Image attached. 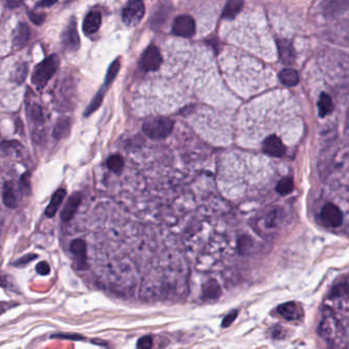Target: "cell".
Returning <instances> with one entry per match:
<instances>
[{"label": "cell", "instance_id": "obj_20", "mask_svg": "<svg viewBox=\"0 0 349 349\" xmlns=\"http://www.w3.org/2000/svg\"><path fill=\"white\" fill-rule=\"evenodd\" d=\"M106 90H107V87L104 85V87H102L98 91V93L95 94V97L93 98V100L91 101V103L88 105V107L85 110V113H84L85 117L90 116L91 114H93L95 111H97L101 107V105H102V103L104 101V98H105Z\"/></svg>", "mask_w": 349, "mask_h": 349}, {"label": "cell", "instance_id": "obj_3", "mask_svg": "<svg viewBox=\"0 0 349 349\" xmlns=\"http://www.w3.org/2000/svg\"><path fill=\"white\" fill-rule=\"evenodd\" d=\"M146 13L145 5L142 0H129L122 11V21L128 27L137 26Z\"/></svg>", "mask_w": 349, "mask_h": 349}, {"label": "cell", "instance_id": "obj_10", "mask_svg": "<svg viewBox=\"0 0 349 349\" xmlns=\"http://www.w3.org/2000/svg\"><path fill=\"white\" fill-rule=\"evenodd\" d=\"M81 201H82L81 193L77 192V193L72 194L69 197L66 205L63 206L61 213H60V218L63 222H69L70 220H72L75 213L77 212V209L79 208V206L81 204Z\"/></svg>", "mask_w": 349, "mask_h": 349}, {"label": "cell", "instance_id": "obj_35", "mask_svg": "<svg viewBox=\"0 0 349 349\" xmlns=\"http://www.w3.org/2000/svg\"><path fill=\"white\" fill-rule=\"evenodd\" d=\"M23 3V0H8V7L11 9H15L19 7Z\"/></svg>", "mask_w": 349, "mask_h": 349}, {"label": "cell", "instance_id": "obj_23", "mask_svg": "<svg viewBox=\"0 0 349 349\" xmlns=\"http://www.w3.org/2000/svg\"><path fill=\"white\" fill-rule=\"evenodd\" d=\"M108 167L111 171L115 173H120L122 169L124 168V160L120 155H113L111 156L107 161Z\"/></svg>", "mask_w": 349, "mask_h": 349}, {"label": "cell", "instance_id": "obj_29", "mask_svg": "<svg viewBox=\"0 0 349 349\" xmlns=\"http://www.w3.org/2000/svg\"><path fill=\"white\" fill-rule=\"evenodd\" d=\"M153 346V339L151 336H145L137 342V347L142 349H149Z\"/></svg>", "mask_w": 349, "mask_h": 349}, {"label": "cell", "instance_id": "obj_21", "mask_svg": "<svg viewBox=\"0 0 349 349\" xmlns=\"http://www.w3.org/2000/svg\"><path fill=\"white\" fill-rule=\"evenodd\" d=\"M317 107H319V115L321 117L328 116L333 111V103L330 95L327 93H322L320 101L317 103Z\"/></svg>", "mask_w": 349, "mask_h": 349}, {"label": "cell", "instance_id": "obj_12", "mask_svg": "<svg viewBox=\"0 0 349 349\" xmlns=\"http://www.w3.org/2000/svg\"><path fill=\"white\" fill-rule=\"evenodd\" d=\"M102 25V14L99 11H90L83 22V32L86 35L94 34Z\"/></svg>", "mask_w": 349, "mask_h": 349}, {"label": "cell", "instance_id": "obj_8", "mask_svg": "<svg viewBox=\"0 0 349 349\" xmlns=\"http://www.w3.org/2000/svg\"><path fill=\"white\" fill-rule=\"evenodd\" d=\"M70 251L75 257L74 268L77 270H82L87 268L86 263V243L81 239L74 240L70 245Z\"/></svg>", "mask_w": 349, "mask_h": 349}, {"label": "cell", "instance_id": "obj_22", "mask_svg": "<svg viewBox=\"0 0 349 349\" xmlns=\"http://www.w3.org/2000/svg\"><path fill=\"white\" fill-rule=\"evenodd\" d=\"M220 292L221 290H220L219 285L215 281H210L206 283V285L203 288L204 298H207V299H215L219 297Z\"/></svg>", "mask_w": 349, "mask_h": 349}, {"label": "cell", "instance_id": "obj_5", "mask_svg": "<svg viewBox=\"0 0 349 349\" xmlns=\"http://www.w3.org/2000/svg\"><path fill=\"white\" fill-rule=\"evenodd\" d=\"M162 63L160 50L155 45L149 46L141 56L139 66L144 71H157Z\"/></svg>", "mask_w": 349, "mask_h": 349}, {"label": "cell", "instance_id": "obj_27", "mask_svg": "<svg viewBox=\"0 0 349 349\" xmlns=\"http://www.w3.org/2000/svg\"><path fill=\"white\" fill-rule=\"evenodd\" d=\"M27 73H28L27 63H24V65L18 67L16 72L14 73V80H15V82H17L19 84H22L24 82L25 78L27 77Z\"/></svg>", "mask_w": 349, "mask_h": 349}, {"label": "cell", "instance_id": "obj_26", "mask_svg": "<svg viewBox=\"0 0 349 349\" xmlns=\"http://www.w3.org/2000/svg\"><path fill=\"white\" fill-rule=\"evenodd\" d=\"M29 117L35 124L43 123V112L39 105L34 104L29 108Z\"/></svg>", "mask_w": 349, "mask_h": 349}, {"label": "cell", "instance_id": "obj_19", "mask_svg": "<svg viewBox=\"0 0 349 349\" xmlns=\"http://www.w3.org/2000/svg\"><path fill=\"white\" fill-rule=\"evenodd\" d=\"M278 77H280L281 82L285 85H287V86H295L299 82L298 73L294 69H291V68L282 70Z\"/></svg>", "mask_w": 349, "mask_h": 349}, {"label": "cell", "instance_id": "obj_2", "mask_svg": "<svg viewBox=\"0 0 349 349\" xmlns=\"http://www.w3.org/2000/svg\"><path fill=\"white\" fill-rule=\"evenodd\" d=\"M173 128V121L166 117H155L145 121L143 125L144 132L153 139H162L167 137Z\"/></svg>", "mask_w": 349, "mask_h": 349}, {"label": "cell", "instance_id": "obj_1", "mask_svg": "<svg viewBox=\"0 0 349 349\" xmlns=\"http://www.w3.org/2000/svg\"><path fill=\"white\" fill-rule=\"evenodd\" d=\"M59 66V59L55 54L49 55L35 68L32 75V82L38 89H43L52 76L56 73Z\"/></svg>", "mask_w": 349, "mask_h": 349}, {"label": "cell", "instance_id": "obj_14", "mask_svg": "<svg viewBox=\"0 0 349 349\" xmlns=\"http://www.w3.org/2000/svg\"><path fill=\"white\" fill-rule=\"evenodd\" d=\"M277 312L287 321H296L301 316V309L294 302H288L282 304L277 308Z\"/></svg>", "mask_w": 349, "mask_h": 349}, {"label": "cell", "instance_id": "obj_6", "mask_svg": "<svg viewBox=\"0 0 349 349\" xmlns=\"http://www.w3.org/2000/svg\"><path fill=\"white\" fill-rule=\"evenodd\" d=\"M172 32L175 35L184 38L194 36L196 33V24L194 19L185 15L177 17L173 23Z\"/></svg>", "mask_w": 349, "mask_h": 349}, {"label": "cell", "instance_id": "obj_4", "mask_svg": "<svg viewBox=\"0 0 349 349\" xmlns=\"http://www.w3.org/2000/svg\"><path fill=\"white\" fill-rule=\"evenodd\" d=\"M61 45L66 51H76L80 46V37L77 30V23L75 18H71L65 30L62 31L60 37Z\"/></svg>", "mask_w": 349, "mask_h": 349}, {"label": "cell", "instance_id": "obj_33", "mask_svg": "<svg viewBox=\"0 0 349 349\" xmlns=\"http://www.w3.org/2000/svg\"><path fill=\"white\" fill-rule=\"evenodd\" d=\"M236 316H237V311H234L230 314H228L226 317H225V320L222 321V327H229L236 319Z\"/></svg>", "mask_w": 349, "mask_h": 349}, {"label": "cell", "instance_id": "obj_18", "mask_svg": "<svg viewBox=\"0 0 349 349\" xmlns=\"http://www.w3.org/2000/svg\"><path fill=\"white\" fill-rule=\"evenodd\" d=\"M3 200L4 203L7 207L9 208H17L18 206V199L15 193V189L13 187L12 183H6L4 186V192H3Z\"/></svg>", "mask_w": 349, "mask_h": 349}, {"label": "cell", "instance_id": "obj_15", "mask_svg": "<svg viewBox=\"0 0 349 349\" xmlns=\"http://www.w3.org/2000/svg\"><path fill=\"white\" fill-rule=\"evenodd\" d=\"M71 119L68 117H62L58 119L53 128V138L59 141L67 137L71 130Z\"/></svg>", "mask_w": 349, "mask_h": 349}, {"label": "cell", "instance_id": "obj_31", "mask_svg": "<svg viewBox=\"0 0 349 349\" xmlns=\"http://www.w3.org/2000/svg\"><path fill=\"white\" fill-rule=\"evenodd\" d=\"M51 338H57V339H71V340H82L84 339L83 336L81 335H74V334H56L52 335Z\"/></svg>", "mask_w": 349, "mask_h": 349}, {"label": "cell", "instance_id": "obj_34", "mask_svg": "<svg viewBox=\"0 0 349 349\" xmlns=\"http://www.w3.org/2000/svg\"><path fill=\"white\" fill-rule=\"evenodd\" d=\"M57 0H40L38 3V7L39 8H49L51 6H53L54 4H56Z\"/></svg>", "mask_w": 349, "mask_h": 349}, {"label": "cell", "instance_id": "obj_36", "mask_svg": "<svg viewBox=\"0 0 349 349\" xmlns=\"http://www.w3.org/2000/svg\"><path fill=\"white\" fill-rule=\"evenodd\" d=\"M0 286H3V287H6L7 286V281H6V276L0 274Z\"/></svg>", "mask_w": 349, "mask_h": 349}, {"label": "cell", "instance_id": "obj_7", "mask_svg": "<svg viewBox=\"0 0 349 349\" xmlns=\"http://www.w3.org/2000/svg\"><path fill=\"white\" fill-rule=\"evenodd\" d=\"M321 217L324 224L330 228H338L342 225L343 221V216L340 209L332 203H328L323 207Z\"/></svg>", "mask_w": 349, "mask_h": 349}, {"label": "cell", "instance_id": "obj_24", "mask_svg": "<svg viewBox=\"0 0 349 349\" xmlns=\"http://www.w3.org/2000/svg\"><path fill=\"white\" fill-rule=\"evenodd\" d=\"M294 189V182L291 177H286L278 181L276 185V192L281 195H287Z\"/></svg>", "mask_w": 349, "mask_h": 349}, {"label": "cell", "instance_id": "obj_17", "mask_svg": "<svg viewBox=\"0 0 349 349\" xmlns=\"http://www.w3.org/2000/svg\"><path fill=\"white\" fill-rule=\"evenodd\" d=\"M244 7V0H228L225 7L222 18L226 20H233L236 18Z\"/></svg>", "mask_w": 349, "mask_h": 349}, {"label": "cell", "instance_id": "obj_32", "mask_svg": "<svg viewBox=\"0 0 349 349\" xmlns=\"http://www.w3.org/2000/svg\"><path fill=\"white\" fill-rule=\"evenodd\" d=\"M36 257H37L36 254H28V255L22 257L21 259H19L15 264H16V265H25L26 263L31 262L32 260H33V259L36 258Z\"/></svg>", "mask_w": 349, "mask_h": 349}, {"label": "cell", "instance_id": "obj_11", "mask_svg": "<svg viewBox=\"0 0 349 349\" xmlns=\"http://www.w3.org/2000/svg\"><path fill=\"white\" fill-rule=\"evenodd\" d=\"M277 49L281 61L284 65L291 66L295 61V50L292 42L286 39H281L277 41Z\"/></svg>", "mask_w": 349, "mask_h": 349}, {"label": "cell", "instance_id": "obj_28", "mask_svg": "<svg viewBox=\"0 0 349 349\" xmlns=\"http://www.w3.org/2000/svg\"><path fill=\"white\" fill-rule=\"evenodd\" d=\"M28 16L30 20L33 22L35 25H41L45 21V15L44 14H38L35 11L28 12Z\"/></svg>", "mask_w": 349, "mask_h": 349}, {"label": "cell", "instance_id": "obj_25", "mask_svg": "<svg viewBox=\"0 0 349 349\" xmlns=\"http://www.w3.org/2000/svg\"><path fill=\"white\" fill-rule=\"evenodd\" d=\"M120 67H121V62H120V59H119V58H117L116 60H114V61L111 63V66L109 67V70H108V72H107L106 79H105V86H106V87H108V86L114 81V79L116 78V76H117L118 73H119Z\"/></svg>", "mask_w": 349, "mask_h": 349}, {"label": "cell", "instance_id": "obj_16", "mask_svg": "<svg viewBox=\"0 0 349 349\" xmlns=\"http://www.w3.org/2000/svg\"><path fill=\"white\" fill-rule=\"evenodd\" d=\"M65 197H66V190L63 188L57 189L56 192L52 195L50 203L45 209V215L47 217L51 218L56 214V212H57L59 206L61 205V202L63 201V199H65Z\"/></svg>", "mask_w": 349, "mask_h": 349}, {"label": "cell", "instance_id": "obj_9", "mask_svg": "<svg viewBox=\"0 0 349 349\" xmlns=\"http://www.w3.org/2000/svg\"><path fill=\"white\" fill-rule=\"evenodd\" d=\"M262 149L263 152L268 156L276 158L283 157L286 152H287V149H286L282 141L276 135H269L268 137H266L263 142Z\"/></svg>", "mask_w": 349, "mask_h": 349}, {"label": "cell", "instance_id": "obj_30", "mask_svg": "<svg viewBox=\"0 0 349 349\" xmlns=\"http://www.w3.org/2000/svg\"><path fill=\"white\" fill-rule=\"evenodd\" d=\"M36 271L41 275H47L50 272V267L46 261H41L36 265Z\"/></svg>", "mask_w": 349, "mask_h": 349}, {"label": "cell", "instance_id": "obj_13", "mask_svg": "<svg viewBox=\"0 0 349 349\" xmlns=\"http://www.w3.org/2000/svg\"><path fill=\"white\" fill-rule=\"evenodd\" d=\"M31 37V30L29 26L25 23H20L14 33V46L18 49L24 47Z\"/></svg>", "mask_w": 349, "mask_h": 349}]
</instances>
